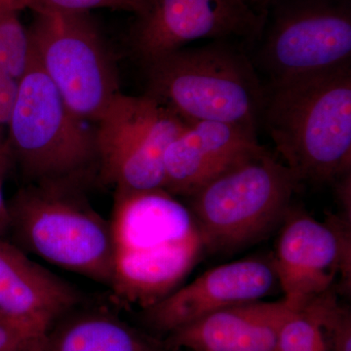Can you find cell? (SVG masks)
Masks as SVG:
<instances>
[{
    "mask_svg": "<svg viewBox=\"0 0 351 351\" xmlns=\"http://www.w3.org/2000/svg\"><path fill=\"white\" fill-rule=\"evenodd\" d=\"M112 287L147 309L179 288L206 251L188 205L164 189H115Z\"/></svg>",
    "mask_w": 351,
    "mask_h": 351,
    "instance_id": "cell-1",
    "label": "cell"
},
{
    "mask_svg": "<svg viewBox=\"0 0 351 351\" xmlns=\"http://www.w3.org/2000/svg\"><path fill=\"white\" fill-rule=\"evenodd\" d=\"M262 119L300 182H336L350 172V64L270 83Z\"/></svg>",
    "mask_w": 351,
    "mask_h": 351,
    "instance_id": "cell-2",
    "label": "cell"
},
{
    "mask_svg": "<svg viewBox=\"0 0 351 351\" xmlns=\"http://www.w3.org/2000/svg\"><path fill=\"white\" fill-rule=\"evenodd\" d=\"M147 93L191 124L257 131L265 88L248 58L223 41L172 51L145 64Z\"/></svg>",
    "mask_w": 351,
    "mask_h": 351,
    "instance_id": "cell-3",
    "label": "cell"
},
{
    "mask_svg": "<svg viewBox=\"0 0 351 351\" xmlns=\"http://www.w3.org/2000/svg\"><path fill=\"white\" fill-rule=\"evenodd\" d=\"M75 184H31L6 207L14 237L46 262L112 286V225L80 197Z\"/></svg>",
    "mask_w": 351,
    "mask_h": 351,
    "instance_id": "cell-4",
    "label": "cell"
},
{
    "mask_svg": "<svg viewBox=\"0 0 351 351\" xmlns=\"http://www.w3.org/2000/svg\"><path fill=\"white\" fill-rule=\"evenodd\" d=\"M263 147L189 196L206 251L232 253L282 226L300 184Z\"/></svg>",
    "mask_w": 351,
    "mask_h": 351,
    "instance_id": "cell-5",
    "label": "cell"
},
{
    "mask_svg": "<svg viewBox=\"0 0 351 351\" xmlns=\"http://www.w3.org/2000/svg\"><path fill=\"white\" fill-rule=\"evenodd\" d=\"M7 126V156L31 184H76L99 170L95 131L71 112L34 54Z\"/></svg>",
    "mask_w": 351,
    "mask_h": 351,
    "instance_id": "cell-6",
    "label": "cell"
},
{
    "mask_svg": "<svg viewBox=\"0 0 351 351\" xmlns=\"http://www.w3.org/2000/svg\"><path fill=\"white\" fill-rule=\"evenodd\" d=\"M27 32L34 57L71 112L98 121L120 91L112 58L87 14L36 13Z\"/></svg>",
    "mask_w": 351,
    "mask_h": 351,
    "instance_id": "cell-7",
    "label": "cell"
},
{
    "mask_svg": "<svg viewBox=\"0 0 351 351\" xmlns=\"http://www.w3.org/2000/svg\"><path fill=\"white\" fill-rule=\"evenodd\" d=\"M95 130L101 180L115 189H163L166 149L189 123L151 95L113 97Z\"/></svg>",
    "mask_w": 351,
    "mask_h": 351,
    "instance_id": "cell-8",
    "label": "cell"
},
{
    "mask_svg": "<svg viewBox=\"0 0 351 351\" xmlns=\"http://www.w3.org/2000/svg\"><path fill=\"white\" fill-rule=\"evenodd\" d=\"M351 10L343 0H293L274 14L262 50L271 82L350 64Z\"/></svg>",
    "mask_w": 351,
    "mask_h": 351,
    "instance_id": "cell-9",
    "label": "cell"
},
{
    "mask_svg": "<svg viewBox=\"0 0 351 351\" xmlns=\"http://www.w3.org/2000/svg\"><path fill=\"white\" fill-rule=\"evenodd\" d=\"M272 261L284 298L299 308L324 294L339 274L350 288V216L330 215L322 223L291 207Z\"/></svg>",
    "mask_w": 351,
    "mask_h": 351,
    "instance_id": "cell-10",
    "label": "cell"
},
{
    "mask_svg": "<svg viewBox=\"0 0 351 351\" xmlns=\"http://www.w3.org/2000/svg\"><path fill=\"white\" fill-rule=\"evenodd\" d=\"M267 20L248 0H147L132 47L145 64L199 39L257 38Z\"/></svg>",
    "mask_w": 351,
    "mask_h": 351,
    "instance_id": "cell-11",
    "label": "cell"
},
{
    "mask_svg": "<svg viewBox=\"0 0 351 351\" xmlns=\"http://www.w3.org/2000/svg\"><path fill=\"white\" fill-rule=\"evenodd\" d=\"M276 283L272 262L252 258L225 263L147 307L145 319L152 329L169 335L226 307L263 300Z\"/></svg>",
    "mask_w": 351,
    "mask_h": 351,
    "instance_id": "cell-12",
    "label": "cell"
},
{
    "mask_svg": "<svg viewBox=\"0 0 351 351\" xmlns=\"http://www.w3.org/2000/svg\"><path fill=\"white\" fill-rule=\"evenodd\" d=\"M256 130L215 121H198L169 145L164 154L163 189L174 196L189 198L263 149Z\"/></svg>",
    "mask_w": 351,
    "mask_h": 351,
    "instance_id": "cell-13",
    "label": "cell"
},
{
    "mask_svg": "<svg viewBox=\"0 0 351 351\" xmlns=\"http://www.w3.org/2000/svg\"><path fill=\"white\" fill-rule=\"evenodd\" d=\"M80 301L71 284L0 239V321L46 337Z\"/></svg>",
    "mask_w": 351,
    "mask_h": 351,
    "instance_id": "cell-14",
    "label": "cell"
},
{
    "mask_svg": "<svg viewBox=\"0 0 351 351\" xmlns=\"http://www.w3.org/2000/svg\"><path fill=\"white\" fill-rule=\"evenodd\" d=\"M298 309L285 298L226 307L171 332L167 346L189 351H276L283 325Z\"/></svg>",
    "mask_w": 351,
    "mask_h": 351,
    "instance_id": "cell-15",
    "label": "cell"
},
{
    "mask_svg": "<svg viewBox=\"0 0 351 351\" xmlns=\"http://www.w3.org/2000/svg\"><path fill=\"white\" fill-rule=\"evenodd\" d=\"M43 351H164L157 341L107 313L80 314L55 324Z\"/></svg>",
    "mask_w": 351,
    "mask_h": 351,
    "instance_id": "cell-16",
    "label": "cell"
},
{
    "mask_svg": "<svg viewBox=\"0 0 351 351\" xmlns=\"http://www.w3.org/2000/svg\"><path fill=\"white\" fill-rule=\"evenodd\" d=\"M29 32L21 22L18 11L0 14V80H22L32 61Z\"/></svg>",
    "mask_w": 351,
    "mask_h": 351,
    "instance_id": "cell-17",
    "label": "cell"
},
{
    "mask_svg": "<svg viewBox=\"0 0 351 351\" xmlns=\"http://www.w3.org/2000/svg\"><path fill=\"white\" fill-rule=\"evenodd\" d=\"M276 351H327L319 316L313 301L307 302L286 321Z\"/></svg>",
    "mask_w": 351,
    "mask_h": 351,
    "instance_id": "cell-18",
    "label": "cell"
},
{
    "mask_svg": "<svg viewBox=\"0 0 351 351\" xmlns=\"http://www.w3.org/2000/svg\"><path fill=\"white\" fill-rule=\"evenodd\" d=\"M313 301L324 336L327 351H351V313L341 306L334 288Z\"/></svg>",
    "mask_w": 351,
    "mask_h": 351,
    "instance_id": "cell-19",
    "label": "cell"
},
{
    "mask_svg": "<svg viewBox=\"0 0 351 351\" xmlns=\"http://www.w3.org/2000/svg\"><path fill=\"white\" fill-rule=\"evenodd\" d=\"M145 4V0H19L18 7L36 13L87 14L93 9L110 8L138 15Z\"/></svg>",
    "mask_w": 351,
    "mask_h": 351,
    "instance_id": "cell-20",
    "label": "cell"
},
{
    "mask_svg": "<svg viewBox=\"0 0 351 351\" xmlns=\"http://www.w3.org/2000/svg\"><path fill=\"white\" fill-rule=\"evenodd\" d=\"M45 338L0 321V351H43Z\"/></svg>",
    "mask_w": 351,
    "mask_h": 351,
    "instance_id": "cell-21",
    "label": "cell"
},
{
    "mask_svg": "<svg viewBox=\"0 0 351 351\" xmlns=\"http://www.w3.org/2000/svg\"><path fill=\"white\" fill-rule=\"evenodd\" d=\"M19 82L11 77L0 80V127L8 125L10 121L17 101Z\"/></svg>",
    "mask_w": 351,
    "mask_h": 351,
    "instance_id": "cell-22",
    "label": "cell"
},
{
    "mask_svg": "<svg viewBox=\"0 0 351 351\" xmlns=\"http://www.w3.org/2000/svg\"><path fill=\"white\" fill-rule=\"evenodd\" d=\"M7 152L5 147L0 149V217L2 214H5L6 207L4 204L3 191H2V176H3L4 166L6 163Z\"/></svg>",
    "mask_w": 351,
    "mask_h": 351,
    "instance_id": "cell-23",
    "label": "cell"
},
{
    "mask_svg": "<svg viewBox=\"0 0 351 351\" xmlns=\"http://www.w3.org/2000/svg\"><path fill=\"white\" fill-rule=\"evenodd\" d=\"M250 2L252 6L254 8L257 9V10L260 11H267V7L272 2L276 1V0H248Z\"/></svg>",
    "mask_w": 351,
    "mask_h": 351,
    "instance_id": "cell-24",
    "label": "cell"
},
{
    "mask_svg": "<svg viewBox=\"0 0 351 351\" xmlns=\"http://www.w3.org/2000/svg\"><path fill=\"white\" fill-rule=\"evenodd\" d=\"M10 9L16 10L10 0H0V14L4 12V11L10 10Z\"/></svg>",
    "mask_w": 351,
    "mask_h": 351,
    "instance_id": "cell-25",
    "label": "cell"
},
{
    "mask_svg": "<svg viewBox=\"0 0 351 351\" xmlns=\"http://www.w3.org/2000/svg\"><path fill=\"white\" fill-rule=\"evenodd\" d=\"M11 3L13 4L14 8L16 9V10L19 11V7H18V4H19V0H10Z\"/></svg>",
    "mask_w": 351,
    "mask_h": 351,
    "instance_id": "cell-26",
    "label": "cell"
},
{
    "mask_svg": "<svg viewBox=\"0 0 351 351\" xmlns=\"http://www.w3.org/2000/svg\"><path fill=\"white\" fill-rule=\"evenodd\" d=\"M3 149V147H1V145H0V149Z\"/></svg>",
    "mask_w": 351,
    "mask_h": 351,
    "instance_id": "cell-27",
    "label": "cell"
},
{
    "mask_svg": "<svg viewBox=\"0 0 351 351\" xmlns=\"http://www.w3.org/2000/svg\"><path fill=\"white\" fill-rule=\"evenodd\" d=\"M147 1V0H145V2Z\"/></svg>",
    "mask_w": 351,
    "mask_h": 351,
    "instance_id": "cell-28",
    "label": "cell"
}]
</instances>
